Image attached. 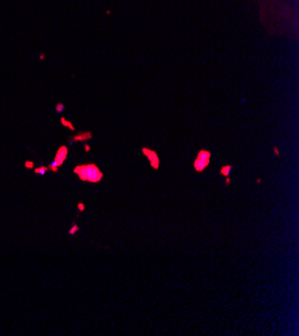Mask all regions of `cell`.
Segmentation results:
<instances>
[{
    "mask_svg": "<svg viewBox=\"0 0 299 336\" xmlns=\"http://www.w3.org/2000/svg\"><path fill=\"white\" fill-rule=\"evenodd\" d=\"M74 173L78 175L79 179L83 182L90 183H98L103 178V173L98 169V166L94 163H86V165H79L74 169Z\"/></svg>",
    "mask_w": 299,
    "mask_h": 336,
    "instance_id": "6da1fadb",
    "label": "cell"
},
{
    "mask_svg": "<svg viewBox=\"0 0 299 336\" xmlns=\"http://www.w3.org/2000/svg\"><path fill=\"white\" fill-rule=\"evenodd\" d=\"M209 161H211V152H208V150H200L197 157L195 158V161H193V167H195L197 173H201L209 165Z\"/></svg>",
    "mask_w": 299,
    "mask_h": 336,
    "instance_id": "7a4b0ae2",
    "label": "cell"
},
{
    "mask_svg": "<svg viewBox=\"0 0 299 336\" xmlns=\"http://www.w3.org/2000/svg\"><path fill=\"white\" fill-rule=\"evenodd\" d=\"M141 152L144 153V155H145L146 158H148L150 166L153 167L154 170H157L158 167H160V158H158L157 153H156L154 150H152V149H148V148H142Z\"/></svg>",
    "mask_w": 299,
    "mask_h": 336,
    "instance_id": "3957f363",
    "label": "cell"
},
{
    "mask_svg": "<svg viewBox=\"0 0 299 336\" xmlns=\"http://www.w3.org/2000/svg\"><path fill=\"white\" fill-rule=\"evenodd\" d=\"M67 154H69V152H67L66 146H61V148L58 149L57 154H55V159H54V162L51 163V166L59 167L61 165H63V162H65L66 158H67Z\"/></svg>",
    "mask_w": 299,
    "mask_h": 336,
    "instance_id": "277c9868",
    "label": "cell"
},
{
    "mask_svg": "<svg viewBox=\"0 0 299 336\" xmlns=\"http://www.w3.org/2000/svg\"><path fill=\"white\" fill-rule=\"evenodd\" d=\"M91 139V133L85 131V133H79L75 137H73V141H87Z\"/></svg>",
    "mask_w": 299,
    "mask_h": 336,
    "instance_id": "5b68a950",
    "label": "cell"
},
{
    "mask_svg": "<svg viewBox=\"0 0 299 336\" xmlns=\"http://www.w3.org/2000/svg\"><path fill=\"white\" fill-rule=\"evenodd\" d=\"M231 170H232V166H231V165H224L220 169V174L224 175V177H228L229 173H231Z\"/></svg>",
    "mask_w": 299,
    "mask_h": 336,
    "instance_id": "8992f818",
    "label": "cell"
},
{
    "mask_svg": "<svg viewBox=\"0 0 299 336\" xmlns=\"http://www.w3.org/2000/svg\"><path fill=\"white\" fill-rule=\"evenodd\" d=\"M47 170H48V167H47V166H40V167H36V169H34V173L43 175V174H44Z\"/></svg>",
    "mask_w": 299,
    "mask_h": 336,
    "instance_id": "52a82bcc",
    "label": "cell"
},
{
    "mask_svg": "<svg viewBox=\"0 0 299 336\" xmlns=\"http://www.w3.org/2000/svg\"><path fill=\"white\" fill-rule=\"evenodd\" d=\"M61 122H62V125H63V126H67V127H69L70 130H75V129H74V126L71 125V123L69 122V121H66V118H62V119H61Z\"/></svg>",
    "mask_w": 299,
    "mask_h": 336,
    "instance_id": "ba28073f",
    "label": "cell"
},
{
    "mask_svg": "<svg viewBox=\"0 0 299 336\" xmlns=\"http://www.w3.org/2000/svg\"><path fill=\"white\" fill-rule=\"evenodd\" d=\"M79 230V226H77V225H73V228H71L70 230H69V233L71 234V236H73V234H75Z\"/></svg>",
    "mask_w": 299,
    "mask_h": 336,
    "instance_id": "9c48e42d",
    "label": "cell"
},
{
    "mask_svg": "<svg viewBox=\"0 0 299 336\" xmlns=\"http://www.w3.org/2000/svg\"><path fill=\"white\" fill-rule=\"evenodd\" d=\"M26 167H28V169H31V167H34V163L31 161H27L26 162Z\"/></svg>",
    "mask_w": 299,
    "mask_h": 336,
    "instance_id": "30bf717a",
    "label": "cell"
},
{
    "mask_svg": "<svg viewBox=\"0 0 299 336\" xmlns=\"http://www.w3.org/2000/svg\"><path fill=\"white\" fill-rule=\"evenodd\" d=\"M78 209H79V210H85V205H83L82 202L78 204Z\"/></svg>",
    "mask_w": 299,
    "mask_h": 336,
    "instance_id": "8fae6325",
    "label": "cell"
},
{
    "mask_svg": "<svg viewBox=\"0 0 299 336\" xmlns=\"http://www.w3.org/2000/svg\"><path fill=\"white\" fill-rule=\"evenodd\" d=\"M57 110H58V111H62V110H63V104H58V106H57Z\"/></svg>",
    "mask_w": 299,
    "mask_h": 336,
    "instance_id": "7c38bea8",
    "label": "cell"
},
{
    "mask_svg": "<svg viewBox=\"0 0 299 336\" xmlns=\"http://www.w3.org/2000/svg\"><path fill=\"white\" fill-rule=\"evenodd\" d=\"M274 153H275V155H279V150H278V148H274Z\"/></svg>",
    "mask_w": 299,
    "mask_h": 336,
    "instance_id": "4fadbf2b",
    "label": "cell"
},
{
    "mask_svg": "<svg viewBox=\"0 0 299 336\" xmlns=\"http://www.w3.org/2000/svg\"><path fill=\"white\" fill-rule=\"evenodd\" d=\"M225 183H227V185H229V183H231V179H229L228 177H225Z\"/></svg>",
    "mask_w": 299,
    "mask_h": 336,
    "instance_id": "5bb4252c",
    "label": "cell"
},
{
    "mask_svg": "<svg viewBox=\"0 0 299 336\" xmlns=\"http://www.w3.org/2000/svg\"><path fill=\"white\" fill-rule=\"evenodd\" d=\"M85 150H86V152H90V146L89 145H85Z\"/></svg>",
    "mask_w": 299,
    "mask_h": 336,
    "instance_id": "9a60e30c",
    "label": "cell"
}]
</instances>
